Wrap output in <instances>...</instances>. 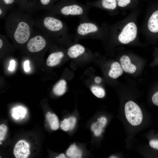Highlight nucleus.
I'll list each match as a JSON object with an SVG mask.
<instances>
[{
	"label": "nucleus",
	"mask_w": 158,
	"mask_h": 158,
	"mask_svg": "<svg viewBox=\"0 0 158 158\" xmlns=\"http://www.w3.org/2000/svg\"><path fill=\"white\" fill-rule=\"evenodd\" d=\"M33 23L27 15L22 13H14L9 16L6 21L8 35L18 43L23 44L32 37Z\"/></svg>",
	"instance_id": "obj_1"
},
{
	"label": "nucleus",
	"mask_w": 158,
	"mask_h": 158,
	"mask_svg": "<svg viewBox=\"0 0 158 158\" xmlns=\"http://www.w3.org/2000/svg\"><path fill=\"white\" fill-rule=\"evenodd\" d=\"M125 113L127 119L131 125L137 126L141 123L143 118L142 112L134 102L130 101L126 103Z\"/></svg>",
	"instance_id": "obj_2"
},
{
	"label": "nucleus",
	"mask_w": 158,
	"mask_h": 158,
	"mask_svg": "<svg viewBox=\"0 0 158 158\" xmlns=\"http://www.w3.org/2000/svg\"><path fill=\"white\" fill-rule=\"evenodd\" d=\"M137 33L136 24L132 22L128 23L125 26L119 35L118 40L123 44L128 43L135 39Z\"/></svg>",
	"instance_id": "obj_3"
},
{
	"label": "nucleus",
	"mask_w": 158,
	"mask_h": 158,
	"mask_svg": "<svg viewBox=\"0 0 158 158\" xmlns=\"http://www.w3.org/2000/svg\"><path fill=\"white\" fill-rule=\"evenodd\" d=\"M45 36L37 35L32 36L28 41L26 47L30 52H38L46 47L47 42Z\"/></svg>",
	"instance_id": "obj_4"
},
{
	"label": "nucleus",
	"mask_w": 158,
	"mask_h": 158,
	"mask_svg": "<svg viewBox=\"0 0 158 158\" xmlns=\"http://www.w3.org/2000/svg\"><path fill=\"white\" fill-rule=\"evenodd\" d=\"M41 24L45 31L58 32L62 29L63 26L62 22L60 20L50 16H47L43 18Z\"/></svg>",
	"instance_id": "obj_5"
},
{
	"label": "nucleus",
	"mask_w": 158,
	"mask_h": 158,
	"mask_svg": "<svg viewBox=\"0 0 158 158\" xmlns=\"http://www.w3.org/2000/svg\"><path fill=\"white\" fill-rule=\"evenodd\" d=\"M13 154L16 158H27L30 154V144L24 140H20L15 144Z\"/></svg>",
	"instance_id": "obj_6"
},
{
	"label": "nucleus",
	"mask_w": 158,
	"mask_h": 158,
	"mask_svg": "<svg viewBox=\"0 0 158 158\" xmlns=\"http://www.w3.org/2000/svg\"><path fill=\"white\" fill-rule=\"evenodd\" d=\"M83 11L82 6L75 3H71L64 6L60 9L61 13L65 15H81Z\"/></svg>",
	"instance_id": "obj_7"
},
{
	"label": "nucleus",
	"mask_w": 158,
	"mask_h": 158,
	"mask_svg": "<svg viewBox=\"0 0 158 158\" xmlns=\"http://www.w3.org/2000/svg\"><path fill=\"white\" fill-rule=\"evenodd\" d=\"M107 122V120L106 118L103 116L98 118L96 121L92 123L90 129L95 136L97 137L101 135Z\"/></svg>",
	"instance_id": "obj_8"
},
{
	"label": "nucleus",
	"mask_w": 158,
	"mask_h": 158,
	"mask_svg": "<svg viewBox=\"0 0 158 158\" xmlns=\"http://www.w3.org/2000/svg\"><path fill=\"white\" fill-rule=\"evenodd\" d=\"M98 27L95 24L90 23H85L80 24L77 29L78 33L85 35L90 33L96 32L98 30Z\"/></svg>",
	"instance_id": "obj_9"
},
{
	"label": "nucleus",
	"mask_w": 158,
	"mask_h": 158,
	"mask_svg": "<svg viewBox=\"0 0 158 158\" xmlns=\"http://www.w3.org/2000/svg\"><path fill=\"white\" fill-rule=\"evenodd\" d=\"M77 123L76 118L73 116L65 118L60 124V128L64 131L73 130L75 127Z\"/></svg>",
	"instance_id": "obj_10"
},
{
	"label": "nucleus",
	"mask_w": 158,
	"mask_h": 158,
	"mask_svg": "<svg viewBox=\"0 0 158 158\" xmlns=\"http://www.w3.org/2000/svg\"><path fill=\"white\" fill-rule=\"evenodd\" d=\"M147 28L151 32L158 33V10L154 12L149 18L147 22Z\"/></svg>",
	"instance_id": "obj_11"
},
{
	"label": "nucleus",
	"mask_w": 158,
	"mask_h": 158,
	"mask_svg": "<svg viewBox=\"0 0 158 158\" xmlns=\"http://www.w3.org/2000/svg\"><path fill=\"white\" fill-rule=\"evenodd\" d=\"M120 61L122 68L125 72L133 73L136 71V66L131 63L129 57L127 56H122Z\"/></svg>",
	"instance_id": "obj_12"
},
{
	"label": "nucleus",
	"mask_w": 158,
	"mask_h": 158,
	"mask_svg": "<svg viewBox=\"0 0 158 158\" xmlns=\"http://www.w3.org/2000/svg\"><path fill=\"white\" fill-rule=\"evenodd\" d=\"M63 56L64 54L61 51L52 53L48 57L46 64L48 66L50 67L56 66L60 63Z\"/></svg>",
	"instance_id": "obj_13"
},
{
	"label": "nucleus",
	"mask_w": 158,
	"mask_h": 158,
	"mask_svg": "<svg viewBox=\"0 0 158 158\" xmlns=\"http://www.w3.org/2000/svg\"><path fill=\"white\" fill-rule=\"evenodd\" d=\"M85 48L82 45L77 44L71 47L68 49L67 54L72 58L77 57L84 53Z\"/></svg>",
	"instance_id": "obj_14"
},
{
	"label": "nucleus",
	"mask_w": 158,
	"mask_h": 158,
	"mask_svg": "<svg viewBox=\"0 0 158 158\" xmlns=\"http://www.w3.org/2000/svg\"><path fill=\"white\" fill-rule=\"evenodd\" d=\"M46 118L51 130H56L59 129L60 125L56 114L48 111L46 114Z\"/></svg>",
	"instance_id": "obj_15"
},
{
	"label": "nucleus",
	"mask_w": 158,
	"mask_h": 158,
	"mask_svg": "<svg viewBox=\"0 0 158 158\" xmlns=\"http://www.w3.org/2000/svg\"><path fill=\"white\" fill-rule=\"evenodd\" d=\"M66 155L71 158H80L83 155L81 150L75 143L71 144L67 149Z\"/></svg>",
	"instance_id": "obj_16"
},
{
	"label": "nucleus",
	"mask_w": 158,
	"mask_h": 158,
	"mask_svg": "<svg viewBox=\"0 0 158 158\" xmlns=\"http://www.w3.org/2000/svg\"><path fill=\"white\" fill-rule=\"evenodd\" d=\"M123 73L122 68L118 62H115L112 64L109 72V75L111 78L113 79L117 78Z\"/></svg>",
	"instance_id": "obj_17"
},
{
	"label": "nucleus",
	"mask_w": 158,
	"mask_h": 158,
	"mask_svg": "<svg viewBox=\"0 0 158 158\" xmlns=\"http://www.w3.org/2000/svg\"><path fill=\"white\" fill-rule=\"evenodd\" d=\"M66 88V81L64 80H61L55 85L53 88V92L56 95L61 96L65 92Z\"/></svg>",
	"instance_id": "obj_18"
},
{
	"label": "nucleus",
	"mask_w": 158,
	"mask_h": 158,
	"mask_svg": "<svg viewBox=\"0 0 158 158\" xmlns=\"http://www.w3.org/2000/svg\"><path fill=\"white\" fill-rule=\"evenodd\" d=\"M26 113V110L22 107H15L13 109L12 115L16 119L23 118Z\"/></svg>",
	"instance_id": "obj_19"
},
{
	"label": "nucleus",
	"mask_w": 158,
	"mask_h": 158,
	"mask_svg": "<svg viewBox=\"0 0 158 158\" xmlns=\"http://www.w3.org/2000/svg\"><path fill=\"white\" fill-rule=\"evenodd\" d=\"M101 3L103 7L108 9L114 10L117 5L116 0H102Z\"/></svg>",
	"instance_id": "obj_20"
},
{
	"label": "nucleus",
	"mask_w": 158,
	"mask_h": 158,
	"mask_svg": "<svg viewBox=\"0 0 158 158\" xmlns=\"http://www.w3.org/2000/svg\"><path fill=\"white\" fill-rule=\"evenodd\" d=\"M91 90L92 93L98 98H102L105 95L104 90L101 87L92 86L91 88Z\"/></svg>",
	"instance_id": "obj_21"
},
{
	"label": "nucleus",
	"mask_w": 158,
	"mask_h": 158,
	"mask_svg": "<svg viewBox=\"0 0 158 158\" xmlns=\"http://www.w3.org/2000/svg\"><path fill=\"white\" fill-rule=\"evenodd\" d=\"M8 131V128L6 125L4 124H1L0 125V141H3Z\"/></svg>",
	"instance_id": "obj_22"
},
{
	"label": "nucleus",
	"mask_w": 158,
	"mask_h": 158,
	"mask_svg": "<svg viewBox=\"0 0 158 158\" xmlns=\"http://www.w3.org/2000/svg\"><path fill=\"white\" fill-rule=\"evenodd\" d=\"M117 4L119 6L124 7L128 5L130 2V0H116Z\"/></svg>",
	"instance_id": "obj_23"
},
{
	"label": "nucleus",
	"mask_w": 158,
	"mask_h": 158,
	"mask_svg": "<svg viewBox=\"0 0 158 158\" xmlns=\"http://www.w3.org/2000/svg\"><path fill=\"white\" fill-rule=\"evenodd\" d=\"M149 144L152 147L158 150V140H151L149 142Z\"/></svg>",
	"instance_id": "obj_24"
},
{
	"label": "nucleus",
	"mask_w": 158,
	"mask_h": 158,
	"mask_svg": "<svg viewBox=\"0 0 158 158\" xmlns=\"http://www.w3.org/2000/svg\"><path fill=\"white\" fill-rule=\"evenodd\" d=\"M152 101L154 104L158 106V91L155 93L152 96Z\"/></svg>",
	"instance_id": "obj_25"
},
{
	"label": "nucleus",
	"mask_w": 158,
	"mask_h": 158,
	"mask_svg": "<svg viewBox=\"0 0 158 158\" xmlns=\"http://www.w3.org/2000/svg\"><path fill=\"white\" fill-rule=\"evenodd\" d=\"M15 61L14 60H11L10 62V64L8 69L10 71H13L15 68Z\"/></svg>",
	"instance_id": "obj_26"
},
{
	"label": "nucleus",
	"mask_w": 158,
	"mask_h": 158,
	"mask_svg": "<svg viewBox=\"0 0 158 158\" xmlns=\"http://www.w3.org/2000/svg\"><path fill=\"white\" fill-rule=\"evenodd\" d=\"M24 71L26 72H28L30 70L29 61L26 60L24 62Z\"/></svg>",
	"instance_id": "obj_27"
},
{
	"label": "nucleus",
	"mask_w": 158,
	"mask_h": 158,
	"mask_svg": "<svg viewBox=\"0 0 158 158\" xmlns=\"http://www.w3.org/2000/svg\"><path fill=\"white\" fill-rule=\"evenodd\" d=\"M41 3L44 5H47L48 4L51 0H40Z\"/></svg>",
	"instance_id": "obj_28"
},
{
	"label": "nucleus",
	"mask_w": 158,
	"mask_h": 158,
	"mask_svg": "<svg viewBox=\"0 0 158 158\" xmlns=\"http://www.w3.org/2000/svg\"><path fill=\"white\" fill-rule=\"evenodd\" d=\"M2 0L4 3L6 5H9L13 3L14 0Z\"/></svg>",
	"instance_id": "obj_29"
},
{
	"label": "nucleus",
	"mask_w": 158,
	"mask_h": 158,
	"mask_svg": "<svg viewBox=\"0 0 158 158\" xmlns=\"http://www.w3.org/2000/svg\"><path fill=\"white\" fill-rule=\"evenodd\" d=\"M95 80L96 83L98 84L101 82V79L99 77H96L95 78Z\"/></svg>",
	"instance_id": "obj_30"
},
{
	"label": "nucleus",
	"mask_w": 158,
	"mask_h": 158,
	"mask_svg": "<svg viewBox=\"0 0 158 158\" xmlns=\"http://www.w3.org/2000/svg\"><path fill=\"white\" fill-rule=\"evenodd\" d=\"M66 157V155L63 153H61L55 157V158H65Z\"/></svg>",
	"instance_id": "obj_31"
}]
</instances>
